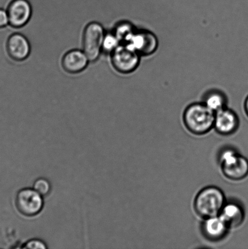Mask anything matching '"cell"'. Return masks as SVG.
<instances>
[{
  "label": "cell",
  "instance_id": "6da1fadb",
  "mask_svg": "<svg viewBox=\"0 0 248 249\" xmlns=\"http://www.w3.org/2000/svg\"><path fill=\"white\" fill-rule=\"evenodd\" d=\"M215 113L203 103L190 105L183 114L184 125L191 133L203 135L214 128Z\"/></svg>",
  "mask_w": 248,
  "mask_h": 249
},
{
  "label": "cell",
  "instance_id": "7a4b0ae2",
  "mask_svg": "<svg viewBox=\"0 0 248 249\" xmlns=\"http://www.w3.org/2000/svg\"><path fill=\"white\" fill-rule=\"evenodd\" d=\"M226 204L224 194L219 188L205 187L197 195L194 209L197 213L203 218L219 215Z\"/></svg>",
  "mask_w": 248,
  "mask_h": 249
},
{
  "label": "cell",
  "instance_id": "3957f363",
  "mask_svg": "<svg viewBox=\"0 0 248 249\" xmlns=\"http://www.w3.org/2000/svg\"><path fill=\"white\" fill-rule=\"evenodd\" d=\"M105 33L103 26L99 22H91L85 27L83 33L82 50L89 58L90 62H96L100 57Z\"/></svg>",
  "mask_w": 248,
  "mask_h": 249
},
{
  "label": "cell",
  "instance_id": "277c9868",
  "mask_svg": "<svg viewBox=\"0 0 248 249\" xmlns=\"http://www.w3.org/2000/svg\"><path fill=\"white\" fill-rule=\"evenodd\" d=\"M223 175L228 179L240 180L248 176V160L232 149L223 151L220 157Z\"/></svg>",
  "mask_w": 248,
  "mask_h": 249
},
{
  "label": "cell",
  "instance_id": "5b68a950",
  "mask_svg": "<svg viewBox=\"0 0 248 249\" xmlns=\"http://www.w3.org/2000/svg\"><path fill=\"white\" fill-rule=\"evenodd\" d=\"M43 197L35 189L31 188H24L19 190L15 200L17 211L24 216L38 215L43 209Z\"/></svg>",
  "mask_w": 248,
  "mask_h": 249
},
{
  "label": "cell",
  "instance_id": "8992f818",
  "mask_svg": "<svg viewBox=\"0 0 248 249\" xmlns=\"http://www.w3.org/2000/svg\"><path fill=\"white\" fill-rule=\"evenodd\" d=\"M140 56L128 46L121 44L111 54L112 65L120 74H131L139 66Z\"/></svg>",
  "mask_w": 248,
  "mask_h": 249
},
{
  "label": "cell",
  "instance_id": "52a82bcc",
  "mask_svg": "<svg viewBox=\"0 0 248 249\" xmlns=\"http://www.w3.org/2000/svg\"><path fill=\"white\" fill-rule=\"evenodd\" d=\"M144 56L152 54L159 46L158 39L154 34L149 31L136 30L127 43L123 44Z\"/></svg>",
  "mask_w": 248,
  "mask_h": 249
},
{
  "label": "cell",
  "instance_id": "ba28073f",
  "mask_svg": "<svg viewBox=\"0 0 248 249\" xmlns=\"http://www.w3.org/2000/svg\"><path fill=\"white\" fill-rule=\"evenodd\" d=\"M9 25L12 28H23L33 16V7L28 0H12L7 9Z\"/></svg>",
  "mask_w": 248,
  "mask_h": 249
},
{
  "label": "cell",
  "instance_id": "9c48e42d",
  "mask_svg": "<svg viewBox=\"0 0 248 249\" xmlns=\"http://www.w3.org/2000/svg\"><path fill=\"white\" fill-rule=\"evenodd\" d=\"M6 51L11 59L16 62H23L30 56V41L23 34L14 33L7 39Z\"/></svg>",
  "mask_w": 248,
  "mask_h": 249
},
{
  "label": "cell",
  "instance_id": "30bf717a",
  "mask_svg": "<svg viewBox=\"0 0 248 249\" xmlns=\"http://www.w3.org/2000/svg\"><path fill=\"white\" fill-rule=\"evenodd\" d=\"M239 119L236 113L227 107L215 113L214 128L218 134L231 135L239 128Z\"/></svg>",
  "mask_w": 248,
  "mask_h": 249
},
{
  "label": "cell",
  "instance_id": "8fae6325",
  "mask_svg": "<svg viewBox=\"0 0 248 249\" xmlns=\"http://www.w3.org/2000/svg\"><path fill=\"white\" fill-rule=\"evenodd\" d=\"M90 60L83 50L74 49L63 55L62 66L65 71L70 74H79L88 67Z\"/></svg>",
  "mask_w": 248,
  "mask_h": 249
},
{
  "label": "cell",
  "instance_id": "7c38bea8",
  "mask_svg": "<svg viewBox=\"0 0 248 249\" xmlns=\"http://www.w3.org/2000/svg\"><path fill=\"white\" fill-rule=\"evenodd\" d=\"M229 227L219 215L205 218L201 225L203 235L208 240L218 241L225 237Z\"/></svg>",
  "mask_w": 248,
  "mask_h": 249
},
{
  "label": "cell",
  "instance_id": "4fadbf2b",
  "mask_svg": "<svg viewBox=\"0 0 248 249\" xmlns=\"http://www.w3.org/2000/svg\"><path fill=\"white\" fill-rule=\"evenodd\" d=\"M219 216L229 228H236L244 223L245 214L244 209L240 205L236 203H226Z\"/></svg>",
  "mask_w": 248,
  "mask_h": 249
},
{
  "label": "cell",
  "instance_id": "5bb4252c",
  "mask_svg": "<svg viewBox=\"0 0 248 249\" xmlns=\"http://www.w3.org/2000/svg\"><path fill=\"white\" fill-rule=\"evenodd\" d=\"M203 103L215 113L227 107V97L222 92L213 90L206 94Z\"/></svg>",
  "mask_w": 248,
  "mask_h": 249
},
{
  "label": "cell",
  "instance_id": "9a60e30c",
  "mask_svg": "<svg viewBox=\"0 0 248 249\" xmlns=\"http://www.w3.org/2000/svg\"><path fill=\"white\" fill-rule=\"evenodd\" d=\"M112 31L117 36L121 44H125L134 33L136 29L130 22L121 21L116 23Z\"/></svg>",
  "mask_w": 248,
  "mask_h": 249
},
{
  "label": "cell",
  "instance_id": "2e32d148",
  "mask_svg": "<svg viewBox=\"0 0 248 249\" xmlns=\"http://www.w3.org/2000/svg\"><path fill=\"white\" fill-rule=\"evenodd\" d=\"M120 45V41L113 31H106L102 42V53L111 55Z\"/></svg>",
  "mask_w": 248,
  "mask_h": 249
},
{
  "label": "cell",
  "instance_id": "e0dca14e",
  "mask_svg": "<svg viewBox=\"0 0 248 249\" xmlns=\"http://www.w3.org/2000/svg\"><path fill=\"white\" fill-rule=\"evenodd\" d=\"M33 189H35L41 196H48L51 191L50 183L46 178H38L34 182Z\"/></svg>",
  "mask_w": 248,
  "mask_h": 249
},
{
  "label": "cell",
  "instance_id": "ac0fdd59",
  "mask_svg": "<svg viewBox=\"0 0 248 249\" xmlns=\"http://www.w3.org/2000/svg\"><path fill=\"white\" fill-rule=\"evenodd\" d=\"M23 249H46L48 246L43 241L38 239H33V240L27 241L23 246Z\"/></svg>",
  "mask_w": 248,
  "mask_h": 249
},
{
  "label": "cell",
  "instance_id": "d6986e66",
  "mask_svg": "<svg viewBox=\"0 0 248 249\" xmlns=\"http://www.w3.org/2000/svg\"><path fill=\"white\" fill-rule=\"evenodd\" d=\"M9 25V19L7 10L0 8V29Z\"/></svg>",
  "mask_w": 248,
  "mask_h": 249
},
{
  "label": "cell",
  "instance_id": "ffe728a7",
  "mask_svg": "<svg viewBox=\"0 0 248 249\" xmlns=\"http://www.w3.org/2000/svg\"><path fill=\"white\" fill-rule=\"evenodd\" d=\"M245 110L246 112L247 115L248 117V96L245 102Z\"/></svg>",
  "mask_w": 248,
  "mask_h": 249
}]
</instances>
